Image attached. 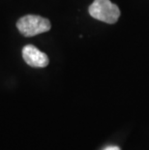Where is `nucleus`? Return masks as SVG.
<instances>
[{
	"instance_id": "f257e3e1",
	"label": "nucleus",
	"mask_w": 149,
	"mask_h": 150,
	"mask_svg": "<svg viewBox=\"0 0 149 150\" xmlns=\"http://www.w3.org/2000/svg\"><path fill=\"white\" fill-rule=\"evenodd\" d=\"M88 12L92 18L109 24H114L120 18L118 6L110 0H94Z\"/></svg>"
},
{
	"instance_id": "f03ea898",
	"label": "nucleus",
	"mask_w": 149,
	"mask_h": 150,
	"mask_svg": "<svg viewBox=\"0 0 149 150\" xmlns=\"http://www.w3.org/2000/svg\"><path fill=\"white\" fill-rule=\"evenodd\" d=\"M17 27L24 37H33L49 31L52 24L47 18L41 16L27 15L18 21Z\"/></svg>"
},
{
	"instance_id": "7ed1b4c3",
	"label": "nucleus",
	"mask_w": 149,
	"mask_h": 150,
	"mask_svg": "<svg viewBox=\"0 0 149 150\" xmlns=\"http://www.w3.org/2000/svg\"><path fill=\"white\" fill-rule=\"evenodd\" d=\"M23 58L27 65L34 68H45L49 63L47 55L33 45H27L23 49Z\"/></svg>"
},
{
	"instance_id": "20e7f679",
	"label": "nucleus",
	"mask_w": 149,
	"mask_h": 150,
	"mask_svg": "<svg viewBox=\"0 0 149 150\" xmlns=\"http://www.w3.org/2000/svg\"><path fill=\"white\" fill-rule=\"evenodd\" d=\"M104 150H120V148L118 146H107Z\"/></svg>"
}]
</instances>
